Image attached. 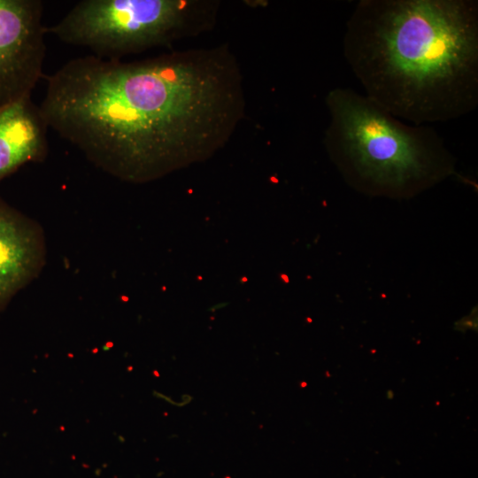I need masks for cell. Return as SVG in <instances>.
<instances>
[{"instance_id": "obj_6", "label": "cell", "mask_w": 478, "mask_h": 478, "mask_svg": "<svg viewBox=\"0 0 478 478\" xmlns=\"http://www.w3.org/2000/svg\"><path fill=\"white\" fill-rule=\"evenodd\" d=\"M42 230L0 196V313L41 272L45 262Z\"/></svg>"}, {"instance_id": "obj_5", "label": "cell", "mask_w": 478, "mask_h": 478, "mask_svg": "<svg viewBox=\"0 0 478 478\" xmlns=\"http://www.w3.org/2000/svg\"><path fill=\"white\" fill-rule=\"evenodd\" d=\"M42 4L0 0V111L30 96L46 55Z\"/></svg>"}, {"instance_id": "obj_2", "label": "cell", "mask_w": 478, "mask_h": 478, "mask_svg": "<svg viewBox=\"0 0 478 478\" xmlns=\"http://www.w3.org/2000/svg\"><path fill=\"white\" fill-rule=\"evenodd\" d=\"M343 51L365 96L412 125L456 120L478 105L475 0H359Z\"/></svg>"}, {"instance_id": "obj_7", "label": "cell", "mask_w": 478, "mask_h": 478, "mask_svg": "<svg viewBox=\"0 0 478 478\" xmlns=\"http://www.w3.org/2000/svg\"><path fill=\"white\" fill-rule=\"evenodd\" d=\"M48 129L31 96L0 111V181L21 166L45 158Z\"/></svg>"}, {"instance_id": "obj_3", "label": "cell", "mask_w": 478, "mask_h": 478, "mask_svg": "<svg viewBox=\"0 0 478 478\" xmlns=\"http://www.w3.org/2000/svg\"><path fill=\"white\" fill-rule=\"evenodd\" d=\"M324 145L352 183L374 193L407 194L452 172L443 139L428 125H406L365 95L335 88Z\"/></svg>"}, {"instance_id": "obj_4", "label": "cell", "mask_w": 478, "mask_h": 478, "mask_svg": "<svg viewBox=\"0 0 478 478\" xmlns=\"http://www.w3.org/2000/svg\"><path fill=\"white\" fill-rule=\"evenodd\" d=\"M218 5L198 0H82L46 27V33L95 57L120 60L210 28Z\"/></svg>"}, {"instance_id": "obj_1", "label": "cell", "mask_w": 478, "mask_h": 478, "mask_svg": "<svg viewBox=\"0 0 478 478\" xmlns=\"http://www.w3.org/2000/svg\"><path fill=\"white\" fill-rule=\"evenodd\" d=\"M46 81L39 109L48 127L132 182L212 155L246 105L241 69L225 45L132 62L88 55Z\"/></svg>"}]
</instances>
